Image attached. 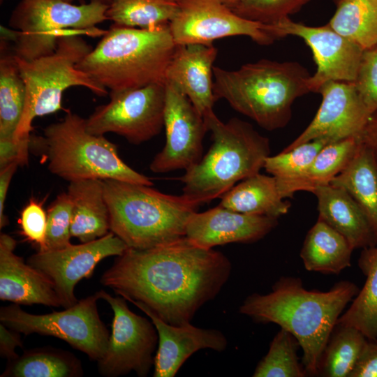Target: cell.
Listing matches in <instances>:
<instances>
[{"mask_svg": "<svg viewBox=\"0 0 377 377\" xmlns=\"http://www.w3.org/2000/svg\"><path fill=\"white\" fill-rule=\"evenodd\" d=\"M1 42L0 138L14 137L25 103L26 88L13 50Z\"/></svg>", "mask_w": 377, "mask_h": 377, "instance_id": "cell-29", "label": "cell"}, {"mask_svg": "<svg viewBox=\"0 0 377 377\" xmlns=\"http://www.w3.org/2000/svg\"><path fill=\"white\" fill-rule=\"evenodd\" d=\"M220 198L219 205L228 209L278 219L290 207L281 195L276 179L260 172L242 180Z\"/></svg>", "mask_w": 377, "mask_h": 377, "instance_id": "cell-24", "label": "cell"}, {"mask_svg": "<svg viewBox=\"0 0 377 377\" xmlns=\"http://www.w3.org/2000/svg\"><path fill=\"white\" fill-rule=\"evenodd\" d=\"M72 209V201L68 193L58 195L50 205L47 212L45 251L59 250L71 244Z\"/></svg>", "mask_w": 377, "mask_h": 377, "instance_id": "cell-37", "label": "cell"}, {"mask_svg": "<svg viewBox=\"0 0 377 377\" xmlns=\"http://www.w3.org/2000/svg\"><path fill=\"white\" fill-rule=\"evenodd\" d=\"M333 142L336 141L329 137L318 138L265 159L263 168L276 179L283 198H290L297 192L300 181L317 154Z\"/></svg>", "mask_w": 377, "mask_h": 377, "instance_id": "cell-28", "label": "cell"}, {"mask_svg": "<svg viewBox=\"0 0 377 377\" xmlns=\"http://www.w3.org/2000/svg\"><path fill=\"white\" fill-rule=\"evenodd\" d=\"M348 377H377V339H367Z\"/></svg>", "mask_w": 377, "mask_h": 377, "instance_id": "cell-41", "label": "cell"}, {"mask_svg": "<svg viewBox=\"0 0 377 377\" xmlns=\"http://www.w3.org/2000/svg\"><path fill=\"white\" fill-rule=\"evenodd\" d=\"M333 1L330 27L364 50L377 45V0Z\"/></svg>", "mask_w": 377, "mask_h": 377, "instance_id": "cell-30", "label": "cell"}, {"mask_svg": "<svg viewBox=\"0 0 377 377\" xmlns=\"http://www.w3.org/2000/svg\"><path fill=\"white\" fill-rule=\"evenodd\" d=\"M310 0H238L230 8L239 16L263 24H274L298 12Z\"/></svg>", "mask_w": 377, "mask_h": 377, "instance_id": "cell-36", "label": "cell"}, {"mask_svg": "<svg viewBox=\"0 0 377 377\" xmlns=\"http://www.w3.org/2000/svg\"><path fill=\"white\" fill-rule=\"evenodd\" d=\"M273 26L279 38L288 35L298 36L311 48L317 69L309 80L310 92H318L328 81H355L364 49L337 32L329 24L309 27L293 22L288 17Z\"/></svg>", "mask_w": 377, "mask_h": 377, "instance_id": "cell-16", "label": "cell"}, {"mask_svg": "<svg viewBox=\"0 0 377 377\" xmlns=\"http://www.w3.org/2000/svg\"><path fill=\"white\" fill-rule=\"evenodd\" d=\"M359 144L357 136H352L325 145L300 181L297 192L313 193L318 186L330 184L348 164Z\"/></svg>", "mask_w": 377, "mask_h": 377, "instance_id": "cell-34", "label": "cell"}, {"mask_svg": "<svg viewBox=\"0 0 377 377\" xmlns=\"http://www.w3.org/2000/svg\"><path fill=\"white\" fill-rule=\"evenodd\" d=\"M176 46L169 24L147 29L113 24L76 67L110 91L165 84Z\"/></svg>", "mask_w": 377, "mask_h": 377, "instance_id": "cell-3", "label": "cell"}, {"mask_svg": "<svg viewBox=\"0 0 377 377\" xmlns=\"http://www.w3.org/2000/svg\"><path fill=\"white\" fill-rule=\"evenodd\" d=\"M358 266L366 276L363 288L337 324L353 326L367 339H377V244L362 249Z\"/></svg>", "mask_w": 377, "mask_h": 377, "instance_id": "cell-27", "label": "cell"}, {"mask_svg": "<svg viewBox=\"0 0 377 377\" xmlns=\"http://www.w3.org/2000/svg\"><path fill=\"white\" fill-rule=\"evenodd\" d=\"M223 4L227 6L228 8H232L237 3L238 0H219Z\"/></svg>", "mask_w": 377, "mask_h": 377, "instance_id": "cell-45", "label": "cell"}, {"mask_svg": "<svg viewBox=\"0 0 377 377\" xmlns=\"http://www.w3.org/2000/svg\"><path fill=\"white\" fill-rule=\"evenodd\" d=\"M231 263L223 253L186 236L147 249L128 248L101 282L131 302L147 306L165 323H191L227 282Z\"/></svg>", "mask_w": 377, "mask_h": 377, "instance_id": "cell-1", "label": "cell"}, {"mask_svg": "<svg viewBox=\"0 0 377 377\" xmlns=\"http://www.w3.org/2000/svg\"><path fill=\"white\" fill-rule=\"evenodd\" d=\"M106 17L114 24L147 29L169 24L176 16V0H109Z\"/></svg>", "mask_w": 377, "mask_h": 377, "instance_id": "cell-33", "label": "cell"}, {"mask_svg": "<svg viewBox=\"0 0 377 377\" xmlns=\"http://www.w3.org/2000/svg\"><path fill=\"white\" fill-rule=\"evenodd\" d=\"M127 245L112 232L91 242L54 251H38L27 260L32 267L48 277L54 284L62 306L75 305L74 294L77 283L90 278L98 263L112 256H121Z\"/></svg>", "mask_w": 377, "mask_h": 377, "instance_id": "cell-14", "label": "cell"}, {"mask_svg": "<svg viewBox=\"0 0 377 377\" xmlns=\"http://www.w3.org/2000/svg\"><path fill=\"white\" fill-rule=\"evenodd\" d=\"M98 294L110 305L114 315L107 350L98 360L99 372L117 377L133 371L140 377L147 376L154 365L153 353L158 343L155 325L131 311L123 297H112L104 290Z\"/></svg>", "mask_w": 377, "mask_h": 377, "instance_id": "cell-12", "label": "cell"}, {"mask_svg": "<svg viewBox=\"0 0 377 377\" xmlns=\"http://www.w3.org/2000/svg\"><path fill=\"white\" fill-rule=\"evenodd\" d=\"M63 1H68V2H71V1H73V0H63ZM101 1H108L109 0H101Z\"/></svg>", "mask_w": 377, "mask_h": 377, "instance_id": "cell-46", "label": "cell"}, {"mask_svg": "<svg viewBox=\"0 0 377 377\" xmlns=\"http://www.w3.org/2000/svg\"><path fill=\"white\" fill-rule=\"evenodd\" d=\"M30 143L37 146L50 172L69 182L111 179L154 186L123 161L114 143L88 132L85 119L69 110L62 120L46 126L43 136H31Z\"/></svg>", "mask_w": 377, "mask_h": 377, "instance_id": "cell-7", "label": "cell"}, {"mask_svg": "<svg viewBox=\"0 0 377 377\" xmlns=\"http://www.w3.org/2000/svg\"><path fill=\"white\" fill-rule=\"evenodd\" d=\"M217 52L212 43L177 45L166 71L165 83L186 96L202 117L216 101L213 64Z\"/></svg>", "mask_w": 377, "mask_h": 377, "instance_id": "cell-20", "label": "cell"}, {"mask_svg": "<svg viewBox=\"0 0 377 377\" xmlns=\"http://www.w3.org/2000/svg\"><path fill=\"white\" fill-rule=\"evenodd\" d=\"M110 100L96 108L85 119L91 134H118L139 145L158 135L164 126L165 84H153L110 91Z\"/></svg>", "mask_w": 377, "mask_h": 377, "instance_id": "cell-11", "label": "cell"}, {"mask_svg": "<svg viewBox=\"0 0 377 377\" xmlns=\"http://www.w3.org/2000/svg\"><path fill=\"white\" fill-rule=\"evenodd\" d=\"M203 118L212 145L180 177L182 195L200 205L220 198L237 182L260 172L270 155L269 139L249 123L236 117L223 122L213 110Z\"/></svg>", "mask_w": 377, "mask_h": 377, "instance_id": "cell-5", "label": "cell"}, {"mask_svg": "<svg viewBox=\"0 0 377 377\" xmlns=\"http://www.w3.org/2000/svg\"><path fill=\"white\" fill-rule=\"evenodd\" d=\"M353 250L342 235L318 219L305 237L300 258L308 271L339 274L351 265Z\"/></svg>", "mask_w": 377, "mask_h": 377, "instance_id": "cell-25", "label": "cell"}, {"mask_svg": "<svg viewBox=\"0 0 377 377\" xmlns=\"http://www.w3.org/2000/svg\"><path fill=\"white\" fill-rule=\"evenodd\" d=\"M67 193L73 205L71 237L85 243L107 235L110 230V219L103 180L71 182Z\"/></svg>", "mask_w": 377, "mask_h": 377, "instance_id": "cell-23", "label": "cell"}, {"mask_svg": "<svg viewBox=\"0 0 377 377\" xmlns=\"http://www.w3.org/2000/svg\"><path fill=\"white\" fill-rule=\"evenodd\" d=\"M82 374L80 362L72 354L38 348L9 360L1 377H76Z\"/></svg>", "mask_w": 377, "mask_h": 377, "instance_id": "cell-31", "label": "cell"}, {"mask_svg": "<svg viewBox=\"0 0 377 377\" xmlns=\"http://www.w3.org/2000/svg\"><path fill=\"white\" fill-rule=\"evenodd\" d=\"M322 102L308 126L283 150L329 137L334 141L357 136L371 114L353 82L328 81L319 89Z\"/></svg>", "mask_w": 377, "mask_h": 377, "instance_id": "cell-17", "label": "cell"}, {"mask_svg": "<svg viewBox=\"0 0 377 377\" xmlns=\"http://www.w3.org/2000/svg\"><path fill=\"white\" fill-rule=\"evenodd\" d=\"M29 145L30 139L17 140L13 136L0 138V169L14 162L20 165L27 164Z\"/></svg>", "mask_w": 377, "mask_h": 377, "instance_id": "cell-40", "label": "cell"}, {"mask_svg": "<svg viewBox=\"0 0 377 377\" xmlns=\"http://www.w3.org/2000/svg\"><path fill=\"white\" fill-rule=\"evenodd\" d=\"M108 3L93 0L73 5L63 0H22L12 12L9 24L14 32L15 57L31 61L52 53L66 34L103 36L96 24L108 20Z\"/></svg>", "mask_w": 377, "mask_h": 377, "instance_id": "cell-9", "label": "cell"}, {"mask_svg": "<svg viewBox=\"0 0 377 377\" xmlns=\"http://www.w3.org/2000/svg\"><path fill=\"white\" fill-rule=\"evenodd\" d=\"M353 82L371 113L377 111V45L364 50Z\"/></svg>", "mask_w": 377, "mask_h": 377, "instance_id": "cell-38", "label": "cell"}, {"mask_svg": "<svg viewBox=\"0 0 377 377\" xmlns=\"http://www.w3.org/2000/svg\"><path fill=\"white\" fill-rule=\"evenodd\" d=\"M132 303L150 318L158 332V346L154 361V377L175 376L184 362L199 350L209 348L221 352L227 347L226 337L218 330L197 327L191 323L170 325L144 304Z\"/></svg>", "mask_w": 377, "mask_h": 377, "instance_id": "cell-19", "label": "cell"}, {"mask_svg": "<svg viewBox=\"0 0 377 377\" xmlns=\"http://www.w3.org/2000/svg\"><path fill=\"white\" fill-rule=\"evenodd\" d=\"M313 193L318 201V219L342 235L353 249L377 244V237L368 219L345 190L329 184L318 186Z\"/></svg>", "mask_w": 377, "mask_h": 377, "instance_id": "cell-22", "label": "cell"}, {"mask_svg": "<svg viewBox=\"0 0 377 377\" xmlns=\"http://www.w3.org/2000/svg\"><path fill=\"white\" fill-rule=\"evenodd\" d=\"M179 6L169 23L177 45L212 44L219 38L246 36L259 45L279 39L272 24L243 18L219 0H176Z\"/></svg>", "mask_w": 377, "mask_h": 377, "instance_id": "cell-13", "label": "cell"}, {"mask_svg": "<svg viewBox=\"0 0 377 377\" xmlns=\"http://www.w3.org/2000/svg\"><path fill=\"white\" fill-rule=\"evenodd\" d=\"M164 127L165 145L149 165L153 172L185 170L201 159L202 140L208 131L204 118L186 96L168 83H165Z\"/></svg>", "mask_w": 377, "mask_h": 377, "instance_id": "cell-15", "label": "cell"}, {"mask_svg": "<svg viewBox=\"0 0 377 377\" xmlns=\"http://www.w3.org/2000/svg\"><path fill=\"white\" fill-rule=\"evenodd\" d=\"M213 74L216 99L268 131L286 126L294 101L310 92L311 75L297 62L261 59L234 71L214 66Z\"/></svg>", "mask_w": 377, "mask_h": 377, "instance_id": "cell-4", "label": "cell"}, {"mask_svg": "<svg viewBox=\"0 0 377 377\" xmlns=\"http://www.w3.org/2000/svg\"><path fill=\"white\" fill-rule=\"evenodd\" d=\"M20 332L13 330L3 324H0V355L9 360L18 357L15 353L17 347L22 348Z\"/></svg>", "mask_w": 377, "mask_h": 377, "instance_id": "cell-42", "label": "cell"}, {"mask_svg": "<svg viewBox=\"0 0 377 377\" xmlns=\"http://www.w3.org/2000/svg\"><path fill=\"white\" fill-rule=\"evenodd\" d=\"M103 182L110 230L128 248L147 249L185 237L187 221L200 205L153 186L111 179Z\"/></svg>", "mask_w": 377, "mask_h": 377, "instance_id": "cell-6", "label": "cell"}, {"mask_svg": "<svg viewBox=\"0 0 377 377\" xmlns=\"http://www.w3.org/2000/svg\"><path fill=\"white\" fill-rule=\"evenodd\" d=\"M360 289L341 281L327 291L307 290L301 279L282 276L267 294L253 293L239 306L258 323H275L291 333L303 352L307 376H317L319 361L337 322Z\"/></svg>", "mask_w": 377, "mask_h": 377, "instance_id": "cell-2", "label": "cell"}, {"mask_svg": "<svg viewBox=\"0 0 377 377\" xmlns=\"http://www.w3.org/2000/svg\"><path fill=\"white\" fill-rule=\"evenodd\" d=\"M297 339L287 330H281L274 337L267 353L257 364L253 377H304L307 376L299 361Z\"/></svg>", "mask_w": 377, "mask_h": 377, "instance_id": "cell-35", "label": "cell"}, {"mask_svg": "<svg viewBox=\"0 0 377 377\" xmlns=\"http://www.w3.org/2000/svg\"><path fill=\"white\" fill-rule=\"evenodd\" d=\"M330 184L343 188L353 198L377 237V163L360 142L348 164Z\"/></svg>", "mask_w": 377, "mask_h": 377, "instance_id": "cell-26", "label": "cell"}, {"mask_svg": "<svg viewBox=\"0 0 377 377\" xmlns=\"http://www.w3.org/2000/svg\"><path fill=\"white\" fill-rule=\"evenodd\" d=\"M18 223L20 233L26 240L36 244L39 251H45L47 214L42 202L30 199L20 213Z\"/></svg>", "mask_w": 377, "mask_h": 377, "instance_id": "cell-39", "label": "cell"}, {"mask_svg": "<svg viewBox=\"0 0 377 377\" xmlns=\"http://www.w3.org/2000/svg\"><path fill=\"white\" fill-rule=\"evenodd\" d=\"M91 50L80 34H68L58 39L55 50L50 54L31 61L15 56L26 88L15 140L30 139L34 118L62 110V94L69 87L81 86L100 96L108 94L106 88L76 67Z\"/></svg>", "mask_w": 377, "mask_h": 377, "instance_id": "cell-8", "label": "cell"}, {"mask_svg": "<svg viewBox=\"0 0 377 377\" xmlns=\"http://www.w3.org/2000/svg\"><path fill=\"white\" fill-rule=\"evenodd\" d=\"M278 225V218L246 214L221 205L203 212H195L186 226L185 236L206 248L230 243L256 242Z\"/></svg>", "mask_w": 377, "mask_h": 377, "instance_id": "cell-18", "label": "cell"}, {"mask_svg": "<svg viewBox=\"0 0 377 377\" xmlns=\"http://www.w3.org/2000/svg\"><path fill=\"white\" fill-rule=\"evenodd\" d=\"M98 299L96 292L64 311L42 315L29 313L14 304L1 308L0 321L26 335L36 333L61 339L98 361L103 357L110 338L98 315Z\"/></svg>", "mask_w": 377, "mask_h": 377, "instance_id": "cell-10", "label": "cell"}, {"mask_svg": "<svg viewBox=\"0 0 377 377\" xmlns=\"http://www.w3.org/2000/svg\"><path fill=\"white\" fill-rule=\"evenodd\" d=\"M367 339L358 329L336 324L322 353L317 376L348 377Z\"/></svg>", "mask_w": 377, "mask_h": 377, "instance_id": "cell-32", "label": "cell"}, {"mask_svg": "<svg viewBox=\"0 0 377 377\" xmlns=\"http://www.w3.org/2000/svg\"><path fill=\"white\" fill-rule=\"evenodd\" d=\"M15 240L0 235V299L17 304L61 306L51 280L14 253Z\"/></svg>", "mask_w": 377, "mask_h": 377, "instance_id": "cell-21", "label": "cell"}, {"mask_svg": "<svg viewBox=\"0 0 377 377\" xmlns=\"http://www.w3.org/2000/svg\"><path fill=\"white\" fill-rule=\"evenodd\" d=\"M17 162L12 163L0 169V228L5 227L9 223L4 214L5 201L10 184V181L19 166Z\"/></svg>", "mask_w": 377, "mask_h": 377, "instance_id": "cell-43", "label": "cell"}, {"mask_svg": "<svg viewBox=\"0 0 377 377\" xmlns=\"http://www.w3.org/2000/svg\"><path fill=\"white\" fill-rule=\"evenodd\" d=\"M357 138L368 149L377 163V111L370 115Z\"/></svg>", "mask_w": 377, "mask_h": 377, "instance_id": "cell-44", "label": "cell"}]
</instances>
